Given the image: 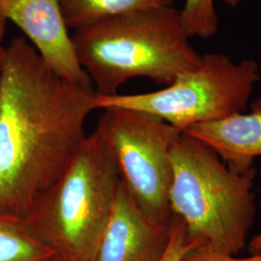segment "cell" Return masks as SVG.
<instances>
[{
  "label": "cell",
  "mask_w": 261,
  "mask_h": 261,
  "mask_svg": "<svg viewBox=\"0 0 261 261\" xmlns=\"http://www.w3.org/2000/svg\"><path fill=\"white\" fill-rule=\"evenodd\" d=\"M97 109L92 84L67 81L25 37L4 47L0 71V212L24 217L72 165Z\"/></svg>",
  "instance_id": "cell-1"
},
{
  "label": "cell",
  "mask_w": 261,
  "mask_h": 261,
  "mask_svg": "<svg viewBox=\"0 0 261 261\" xmlns=\"http://www.w3.org/2000/svg\"><path fill=\"white\" fill-rule=\"evenodd\" d=\"M72 39L80 65L103 96L119 93L123 84L137 77L168 86L202 57L174 6L102 19L75 29Z\"/></svg>",
  "instance_id": "cell-2"
},
{
  "label": "cell",
  "mask_w": 261,
  "mask_h": 261,
  "mask_svg": "<svg viewBox=\"0 0 261 261\" xmlns=\"http://www.w3.org/2000/svg\"><path fill=\"white\" fill-rule=\"evenodd\" d=\"M170 160V210L185 224L188 242L237 255L245 249L255 220L256 169L234 170L184 133L175 141Z\"/></svg>",
  "instance_id": "cell-3"
},
{
  "label": "cell",
  "mask_w": 261,
  "mask_h": 261,
  "mask_svg": "<svg viewBox=\"0 0 261 261\" xmlns=\"http://www.w3.org/2000/svg\"><path fill=\"white\" fill-rule=\"evenodd\" d=\"M120 178L102 138L87 136L74 162L23 217L63 261H91L110 219Z\"/></svg>",
  "instance_id": "cell-4"
},
{
  "label": "cell",
  "mask_w": 261,
  "mask_h": 261,
  "mask_svg": "<svg viewBox=\"0 0 261 261\" xmlns=\"http://www.w3.org/2000/svg\"><path fill=\"white\" fill-rule=\"evenodd\" d=\"M260 80L254 59L237 62L223 53H209L195 69L153 92L97 94V109L121 108L158 116L181 132L205 122L244 112Z\"/></svg>",
  "instance_id": "cell-5"
},
{
  "label": "cell",
  "mask_w": 261,
  "mask_h": 261,
  "mask_svg": "<svg viewBox=\"0 0 261 261\" xmlns=\"http://www.w3.org/2000/svg\"><path fill=\"white\" fill-rule=\"evenodd\" d=\"M95 130L140 210L156 223L168 224L170 153L182 132L153 114L121 108L103 109Z\"/></svg>",
  "instance_id": "cell-6"
},
{
  "label": "cell",
  "mask_w": 261,
  "mask_h": 261,
  "mask_svg": "<svg viewBox=\"0 0 261 261\" xmlns=\"http://www.w3.org/2000/svg\"><path fill=\"white\" fill-rule=\"evenodd\" d=\"M0 17L17 25L58 75L75 84H91L79 63L59 0H0Z\"/></svg>",
  "instance_id": "cell-7"
},
{
  "label": "cell",
  "mask_w": 261,
  "mask_h": 261,
  "mask_svg": "<svg viewBox=\"0 0 261 261\" xmlns=\"http://www.w3.org/2000/svg\"><path fill=\"white\" fill-rule=\"evenodd\" d=\"M169 233L170 222L150 220L120 182L91 261H158L168 246Z\"/></svg>",
  "instance_id": "cell-8"
},
{
  "label": "cell",
  "mask_w": 261,
  "mask_h": 261,
  "mask_svg": "<svg viewBox=\"0 0 261 261\" xmlns=\"http://www.w3.org/2000/svg\"><path fill=\"white\" fill-rule=\"evenodd\" d=\"M182 133L211 148L229 168L247 171L261 157V98L252 102L250 112L196 124Z\"/></svg>",
  "instance_id": "cell-9"
},
{
  "label": "cell",
  "mask_w": 261,
  "mask_h": 261,
  "mask_svg": "<svg viewBox=\"0 0 261 261\" xmlns=\"http://www.w3.org/2000/svg\"><path fill=\"white\" fill-rule=\"evenodd\" d=\"M67 27L79 29L140 10L174 6L175 0H59Z\"/></svg>",
  "instance_id": "cell-10"
},
{
  "label": "cell",
  "mask_w": 261,
  "mask_h": 261,
  "mask_svg": "<svg viewBox=\"0 0 261 261\" xmlns=\"http://www.w3.org/2000/svg\"><path fill=\"white\" fill-rule=\"evenodd\" d=\"M56 255L22 217L0 212V261H48Z\"/></svg>",
  "instance_id": "cell-11"
},
{
  "label": "cell",
  "mask_w": 261,
  "mask_h": 261,
  "mask_svg": "<svg viewBox=\"0 0 261 261\" xmlns=\"http://www.w3.org/2000/svg\"><path fill=\"white\" fill-rule=\"evenodd\" d=\"M216 0H185L180 10L181 19L190 37L209 39L219 29Z\"/></svg>",
  "instance_id": "cell-12"
},
{
  "label": "cell",
  "mask_w": 261,
  "mask_h": 261,
  "mask_svg": "<svg viewBox=\"0 0 261 261\" xmlns=\"http://www.w3.org/2000/svg\"><path fill=\"white\" fill-rule=\"evenodd\" d=\"M195 246L187 240L184 223L175 216L170 219V233L168 246L158 261H181L183 256Z\"/></svg>",
  "instance_id": "cell-13"
},
{
  "label": "cell",
  "mask_w": 261,
  "mask_h": 261,
  "mask_svg": "<svg viewBox=\"0 0 261 261\" xmlns=\"http://www.w3.org/2000/svg\"><path fill=\"white\" fill-rule=\"evenodd\" d=\"M181 261H261V252L252 253L251 256L238 257L234 254L198 247L191 249Z\"/></svg>",
  "instance_id": "cell-14"
},
{
  "label": "cell",
  "mask_w": 261,
  "mask_h": 261,
  "mask_svg": "<svg viewBox=\"0 0 261 261\" xmlns=\"http://www.w3.org/2000/svg\"><path fill=\"white\" fill-rule=\"evenodd\" d=\"M248 248H249V252L251 253H257L261 252V231L251 239Z\"/></svg>",
  "instance_id": "cell-15"
},
{
  "label": "cell",
  "mask_w": 261,
  "mask_h": 261,
  "mask_svg": "<svg viewBox=\"0 0 261 261\" xmlns=\"http://www.w3.org/2000/svg\"><path fill=\"white\" fill-rule=\"evenodd\" d=\"M220 1L223 2L225 5L234 8V7H237L238 5L243 4V3H245V2H247L249 0H220Z\"/></svg>",
  "instance_id": "cell-16"
},
{
  "label": "cell",
  "mask_w": 261,
  "mask_h": 261,
  "mask_svg": "<svg viewBox=\"0 0 261 261\" xmlns=\"http://www.w3.org/2000/svg\"><path fill=\"white\" fill-rule=\"evenodd\" d=\"M6 22H7V21H6L5 19L0 17V47H2V46H1V42H2V40H3L4 34H5Z\"/></svg>",
  "instance_id": "cell-17"
},
{
  "label": "cell",
  "mask_w": 261,
  "mask_h": 261,
  "mask_svg": "<svg viewBox=\"0 0 261 261\" xmlns=\"http://www.w3.org/2000/svg\"><path fill=\"white\" fill-rule=\"evenodd\" d=\"M3 55H4V47H0V71H1L2 61H3Z\"/></svg>",
  "instance_id": "cell-18"
},
{
  "label": "cell",
  "mask_w": 261,
  "mask_h": 261,
  "mask_svg": "<svg viewBox=\"0 0 261 261\" xmlns=\"http://www.w3.org/2000/svg\"><path fill=\"white\" fill-rule=\"evenodd\" d=\"M48 261H63L62 260V259H61V258H60V257H59V256H57V255H56V256H55V257H53V258H51V259H49V260Z\"/></svg>",
  "instance_id": "cell-19"
}]
</instances>
